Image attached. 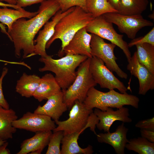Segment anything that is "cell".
<instances>
[{"label":"cell","mask_w":154,"mask_h":154,"mask_svg":"<svg viewBox=\"0 0 154 154\" xmlns=\"http://www.w3.org/2000/svg\"><path fill=\"white\" fill-rule=\"evenodd\" d=\"M41 3L35 17L27 20L21 18L13 24L8 32L9 38L14 43L15 56L25 58L33 56L34 51V39L40 29L49 19L60 10V5L56 0H45Z\"/></svg>","instance_id":"6da1fadb"},{"label":"cell","mask_w":154,"mask_h":154,"mask_svg":"<svg viewBox=\"0 0 154 154\" xmlns=\"http://www.w3.org/2000/svg\"><path fill=\"white\" fill-rule=\"evenodd\" d=\"M88 58L80 55L66 54L58 59L48 55L39 60L44 65L39 69L40 72H51L55 74V80L62 91L67 89L72 83L76 76V69Z\"/></svg>","instance_id":"7a4b0ae2"},{"label":"cell","mask_w":154,"mask_h":154,"mask_svg":"<svg viewBox=\"0 0 154 154\" xmlns=\"http://www.w3.org/2000/svg\"><path fill=\"white\" fill-rule=\"evenodd\" d=\"M94 19L92 15L79 6L62 17L56 25L54 33L47 42L46 48H48L56 39L61 41V49L58 55L62 56L64 48L75 34L80 29L86 27Z\"/></svg>","instance_id":"3957f363"},{"label":"cell","mask_w":154,"mask_h":154,"mask_svg":"<svg viewBox=\"0 0 154 154\" xmlns=\"http://www.w3.org/2000/svg\"><path fill=\"white\" fill-rule=\"evenodd\" d=\"M103 92L92 87L88 90L83 102L89 110L94 108L105 111L108 108L118 109L125 105H130L137 109L139 107V98L137 96L125 93H119L114 89Z\"/></svg>","instance_id":"277c9868"},{"label":"cell","mask_w":154,"mask_h":154,"mask_svg":"<svg viewBox=\"0 0 154 154\" xmlns=\"http://www.w3.org/2000/svg\"><path fill=\"white\" fill-rule=\"evenodd\" d=\"M69 118L63 121H55L57 125L53 132L62 131L64 135L84 131L88 128L97 135L95 129L99 122L93 110L87 109L83 103L75 101L70 111Z\"/></svg>","instance_id":"5b68a950"},{"label":"cell","mask_w":154,"mask_h":154,"mask_svg":"<svg viewBox=\"0 0 154 154\" xmlns=\"http://www.w3.org/2000/svg\"><path fill=\"white\" fill-rule=\"evenodd\" d=\"M91 58H88L80 65L75 80L67 89L62 91L64 101L68 108H71L76 100L83 102L89 90L97 85L89 70Z\"/></svg>","instance_id":"8992f818"},{"label":"cell","mask_w":154,"mask_h":154,"mask_svg":"<svg viewBox=\"0 0 154 154\" xmlns=\"http://www.w3.org/2000/svg\"><path fill=\"white\" fill-rule=\"evenodd\" d=\"M88 32L95 34L106 39L121 49L128 62L131 58L128 43L123 39V35L118 33L114 28L113 23L107 21L102 15L94 18L86 27Z\"/></svg>","instance_id":"52a82bcc"},{"label":"cell","mask_w":154,"mask_h":154,"mask_svg":"<svg viewBox=\"0 0 154 154\" xmlns=\"http://www.w3.org/2000/svg\"><path fill=\"white\" fill-rule=\"evenodd\" d=\"M102 15L107 21L116 25L120 32L132 39L135 38L137 32L143 28L154 25L153 22L144 19L141 14L127 15L111 12Z\"/></svg>","instance_id":"ba28073f"},{"label":"cell","mask_w":154,"mask_h":154,"mask_svg":"<svg viewBox=\"0 0 154 154\" xmlns=\"http://www.w3.org/2000/svg\"><path fill=\"white\" fill-rule=\"evenodd\" d=\"M92 34L90 46L92 56L101 59L110 70L115 72L119 77L127 79V74L120 68L116 62L117 58L114 52L116 45L112 43H106L104 39Z\"/></svg>","instance_id":"9c48e42d"},{"label":"cell","mask_w":154,"mask_h":154,"mask_svg":"<svg viewBox=\"0 0 154 154\" xmlns=\"http://www.w3.org/2000/svg\"><path fill=\"white\" fill-rule=\"evenodd\" d=\"M89 70L94 80L101 88L109 90L116 89L121 93H127V89L124 84L115 76L99 58L92 56Z\"/></svg>","instance_id":"30bf717a"},{"label":"cell","mask_w":154,"mask_h":154,"mask_svg":"<svg viewBox=\"0 0 154 154\" xmlns=\"http://www.w3.org/2000/svg\"><path fill=\"white\" fill-rule=\"evenodd\" d=\"M16 128L25 130L33 132L53 131L56 127L55 122L46 115L29 112L20 119L13 122Z\"/></svg>","instance_id":"8fae6325"},{"label":"cell","mask_w":154,"mask_h":154,"mask_svg":"<svg viewBox=\"0 0 154 154\" xmlns=\"http://www.w3.org/2000/svg\"><path fill=\"white\" fill-rule=\"evenodd\" d=\"M128 63L127 69L139 81L138 94L145 95L149 90H153L154 74L139 62L136 51L134 52Z\"/></svg>","instance_id":"7c38bea8"},{"label":"cell","mask_w":154,"mask_h":154,"mask_svg":"<svg viewBox=\"0 0 154 154\" xmlns=\"http://www.w3.org/2000/svg\"><path fill=\"white\" fill-rule=\"evenodd\" d=\"M74 7H71L64 12L59 10L52 17L51 21L45 24L43 29L39 31L38 36L34 40L36 44L33 56L38 55L43 58L48 55L46 51V44L54 33L56 25L62 17L72 11Z\"/></svg>","instance_id":"4fadbf2b"},{"label":"cell","mask_w":154,"mask_h":154,"mask_svg":"<svg viewBox=\"0 0 154 154\" xmlns=\"http://www.w3.org/2000/svg\"><path fill=\"white\" fill-rule=\"evenodd\" d=\"M93 112L97 116L99 122L96 127L100 130L110 132L111 126L116 121L123 123H130L132 119L129 117L128 108L123 106L114 111L111 108H108L105 111L96 108Z\"/></svg>","instance_id":"5bb4252c"},{"label":"cell","mask_w":154,"mask_h":154,"mask_svg":"<svg viewBox=\"0 0 154 154\" xmlns=\"http://www.w3.org/2000/svg\"><path fill=\"white\" fill-rule=\"evenodd\" d=\"M92 34L88 33L86 27L79 30L65 46L63 54L80 55L91 58L90 43Z\"/></svg>","instance_id":"9a60e30c"},{"label":"cell","mask_w":154,"mask_h":154,"mask_svg":"<svg viewBox=\"0 0 154 154\" xmlns=\"http://www.w3.org/2000/svg\"><path fill=\"white\" fill-rule=\"evenodd\" d=\"M128 131V128L125 127L123 122L114 132L97 134V140L99 142L111 145L117 154H124L125 145L129 141L127 138Z\"/></svg>","instance_id":"2e32d148"},{"label":"cell","mask_w":154,"mask_h":154,"mask_svg":"<svg viewBox=\"0 0 154 154\" xmlns=\"http://www.w3.org/2000/svg\"><path fill=\"white\" fill-rule=\"evenodd\" d=\"M47 100L45 104L42 106H38L34 112L47 116L55 121L58 120L68 108L64 101L63 92L62 90Z\"/></svg>","instance_id":"e0dca14e"},{"label":"cell","mask_w":154,"mask_h":154,"mask_svg":"<svg viewBox=\"0 0 154 154\" xmlns=\"http://www.w3.org/2000/svg\"><path fill=\"white\" fill-rule=\"evenodd\" d=\"M51 131H39L30 138L24 140L21 143L20 150L17 154H40L48 145Z\"/></svg>","instance_id":"ac0fdd59"},{"label":"cell","mask_w":154,"mask_h":154,"mask_svg":"<svg viewBox=\"0 0 154 154\" xmlns=\"http://www.w3.org/2000/svg\"><path fill=\"white\" fill-rule=\"evenodd\" d=\"M61 91L54 77L51 73H47L40 78L39 84L33 96L40 102L47 100L50 97Z\"/></svg>","instance_id":"d6986e66"},{"label":"cell","mask_w":154,"mask_h":154,"mask_svg":"<svg viewBox=\"0 0 154 154\" xmlns=\"http://www.w3.org/2000/svg\"><path fill=\"white\" fill-rule=\"evenodd\" d=\"M83 131L64 135L61 142V154H92L94 152L93 147L90 145L84 148H81L79 145L78 140Z\"/></svg>","instance_id":"ffe728a7"},{"label":"cell","mask_w":154,"mask_h":154,"mask_svg":"<svg viewBox=\"0 0 154 154\" xmlns=\"http://www.w3.org/2000/svg\"><path fill=\"white\" fill-rule=\"evenodd\" d=\"M18 119L15 111L12 109H5L0 106V139H11L17 129L13 122Z\"/></svg>","instance_id":"44dd1931"},{"label":"cell","mask_w":154,"mask_h":154,"mask_svg":"<svg viewBox=\"0 0 154 154\" xmlns=\"http://www.w3.org/2000/svg\"><path fill=\"white\" fill-rule=\"evenodd\" d=\"M40 78L36 75H28L24 72L17 81L16 92L23 97L29 98L33 96L39 84Z\"/></svg>","instance_id":"7402d4cb"},{"label":"cell","mask_w":154,"mask_h":154,"mask_svg":"<svg viewBox=\"0 0 154 154\" xmlns=\"http://www.w3.org/2000/svg\"><path fill=\"white\" fill-rule=\"evenodd\" d=\"M8 7L0 8V22L7 26L8 33L11 30L13 23L19 19L25 18L31 19L38 13L37 11L30 12L22 8L19 9H13Z\"/></svg>","instance_id":"603a6c76"},{"label":"cell","mask_w":154,"mask_h":154,"mask_svg":"<svg viewBox=\"0 0 154 154\" xmlns=\"http://www.w3.org/2000/svg\"><path fill=\"white\" fill-rule=\"evenodd\" d=\"M148 4V0H120L117 13L127 15L141 14Z\"/></svg>","instance_id":"cb8c5ba5"},{"label":"cell","mask_w":154,"mask_h":154,"mask_svg":"<svg viewBox=\"0 0 154 154\" xmlns=\"http://www.w3.org/2000/svg\"><path fill=\"white\" fill-rule=\"evenodd\" d=\"M135 46L139 61L154 74V45L144 43Z\"/></svg>","instance_id":"d4e9b609"},{"label":"cell","mask_w":154,"mask_h":154,"mask_svg":"<svg viewBox=\"0 0 154 154\" xmlns=\"http://www.w3.org/2000/svg\"><path fill=\"white\" fill-rule=\"evenodd\" d=\"M85 6L86 11L94 18L107 13L118 12L107 0H86Z\"/></svg>","instance_id":"484cf974"},{"label":"cell","mask_w":154,"mask_h":154,"mask_svg":"<svg viewBox=\"0 0 154 154\" xmlns=\"http://www.w3.org/2000/svg\"><path fill=\"white\" fill-rule=\"evenodd\" d=\"M125 148L139 154H154V143L151 142L141 137L129 140Z\"/></svg>","instance_id":"4316f807"},{"label":"cell","mask_w":154,"mask_h":154,"mask_svg":"<svg viewBox=\"0 0 154 154\" xmlns=\"http://www.w3.org/2000/svg\"><path fill=\"white\" fill-rule=\"evenodd\" d=\"M64 136L62 131L53 132L50 138L46 154H61L60 145Z\"/></svg>","instance_id":"83f0119b"},{"label":"cell","mask_w":154,"mask_h":154,"mask_svg":"<svg viewBox=\"0 0 154 154\" xmlns=\"http://www.w3.org/2000/svg\"><path fill=\"white\" fill-rule=\"evenodd\" d=\"M59 3L60 10L65 11L74 7L79 6L86 11V0H56ZM87 12V11H86Z\"/></svg>","instance_id":"f1b7e54d"},{"label":"cell","mask_w":154,"mask_h":154,"mask_svg":"<svg viewBox=\"0 0 154 154\" xmlns=\"http://www.w3.org/2000/svg\"><path fill=\"white\" fill-rule=\"evenodd\" d=\"M144 43H149L154 45V27L144 36L132 39L128 44L129 48L138 44Z\"/></svg>","instance_id":"f546056e"},{"label":"cell","mask_w":154,"mask_h":154,"mask_svg":"<svg viewBox=\"0 0 154 154\" xmlns=\"http://www.w3.org/2000/svg\"><path fill=\"white\" fill-rule=\"evenodd\" d=\"M8 71L7 68L6 67L3 68L0 77V106L5 109H9V106L4 96L2 85L3 78L7 73Z\"/></svg>","instance_id":"4dcf8cb0"},{"label":"cell","mask_w":154,"mask_h":154,"mask_svg":"<svg viewBox=\"0 0 154 154\" xmlns=\"http://www.w3.org/2000/svg\"><path fill=\"white\" fill-rule=\"evenodd\" d=\"M135 126L140 129H144L154 131V118L139 121Z\"/></svg>","instance_id":"1f68e13d"},{"label":"cell","mask_w":154,"mask_h":154,"mask_svg":"<svg viewBox=\"0 0 154 154\" xmlns=\"http://www.w3.org/2000/svg\"><path fill=\"white\" fill-rule=\"evenodd\" d=\"M140 133L142 137L151 142L154 143V130L141 129Z\"/></svg>","instance_id":"d6a6232c"},{"label":"cell","mask_w":154,"mask_h":154,"mask_svg":"<svg viewBox=\"0 0 154 154\" xmlns=\"http://www.w3.org/2000/svg\"><path fill=\"white\" fill-rule=\"evenodd\" d=\"M45 0H17L16 5L22 8L31 5L41 3Z\"/></svg>","instance_id":"836d02e7"},{"label":"cell","mask_w":154,"mask_h":154,"mask_svg":"<svg viewBox=\"0 0 154 154\" xmlns=\"http://www.w3.org/2000/svg\"><path fill=\"white\" fill-rule=\"evenodd\" d=\"M8 145L7 141L0 146V154H10V150L7 148Z\"/></svg>","instance_id":"e575fe53"},{"label":"cell","mask_w":154,"mask_h":154,"mask_svg":"<svg viewBox=\"0 0 154 154\" xmlns=\"http://www.w3.org/2000/svg\"><path fill=\"white\" fill-rule=\"evenodd\" d=\"M107 1L114 9L117 11L120 0H107Z\"/></svg>","instance_id":"d590c367"},{"label":"cell","mask_w":154,"mask_h":154,"mask_svg":"<svg viewBox=\"0 0 154 154\" xmlns=\"http://www.w3.org/2000/svg\"><path fill=\"white\" fill-rule=\"evenodd\" d=\"M0 7H9L14 8L15 9H19L22 8L17 5H12L7 3H5L0 1Z\"/></svg>","instance_id":"8d00e7d4"},{"label":"cell","mask_w":154,"mask_h":154,"mask_svg":"<svg viewBox=\"0 0 154 154\" xmlns=\"http://www.w3.org/2000/svg\"><path fill=\"white\" fill-rule=\"evenodd\" d=\"M17 1V0H0V2H5L7 3L12 5H16Z\"/></svg>","instance_id":"74e56055"},{"label":"cell","mask_w":154,"mask_h":154,"mask_svg":"<svg viewBox=\"0 0 154 154\" xmlns=\"http://www.w3.org/2000/svg\"><path fill=\"white\" fill-rule=\"evenodd\" d=\"M0 28L1 29V31L4 33H5L7 35L9 38V35L8 33L7 32V31L5 27H4L2 23H0Z\"/></svg>","instance_id":"f35d334b"},{"label":"cell","mask_w":154,"mask_h":154,"mask_svg":"<svg viewBox=\"0 0 154 154\" xmlns=\"http://www.w3.org/2000/svg\"><path fill=\"white\" fill-rule=\"evenodd\" d=\"M7 141V140H4L0 139V146L2 145Z\"/></svg>","instance_id":"ab89813d"}]
</instances>
